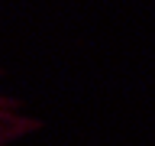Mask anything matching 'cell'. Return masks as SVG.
I'll use <instances>...</instances> for the list:
<instances>
[{"mask_svg":"<svg viewBox=\"0 0 155 146\" xmlns=\"http://www.w3.org/2000/svg\"><path fill=\"white\" fill-rule=\"evenodd\" d=\"M0 146H42V120L0 81Z\"/></svg>","mask_w":155,"mask_h":146,"instance_id":"cell-1","label":"cell"}]
</instances>
